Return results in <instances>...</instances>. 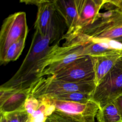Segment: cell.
Here are the masks:
<instances>
[{
	"instance_id": "6da1fadb",
	"label": "cell",
	"mask_w": 122,
	"mask_h": 122,
	"mask_svg": "<svg viewBox=\"0 0 122 122\" xmlns=\"http://www.w3.org/2000/svg\"><path fill=\"white\" fill-rule=\"evenodd\" d=\"M54 38L51 34L41 36L35 31L28 52L20 66L0 89L24 90L30 89L37 80L39 63L49 51L50 44Z\"/></svg>"
},
{
	"instance_id": "7a4b0ae2",
	"label": "cell",
	"mask_w": 122,
	"mask_h": 122,
	"mask_svg": "<svg viewBox=\"0 0 122 122\" xmlns=\"http://www.w3.org/2000/svg\"><path fill=\"white\" fill-rule=\"evenodd\" d=\"M83 46L75 42H65L50 47L39 63L37 78L53 75L76 59L85 56Z\"/></svg>"
},
{
	"instance_id": "3957f363",
	"label": "cell",
	"mask_w": 122,
	"mask_h": 122,
	"mask_svg": "<svg viewBox=\"0 0 122 122\" xmlns=\"http://www.w3.org/2000/svg\"><path fill=\"white\" fill-rule=\"evenodd\" d=\"M95 87L94 81L71 82L58 80L54 75H51L41 77L35 81L30 88V95L38 99L71 92H93Z\"/></svg>"
},
{
	"instance_id": "277c9868",
	"label": "cell",
	"mask_w": 122,
	"mask_h": 122,
	"mask_svg": "<svg viewBox=\"0 0 122 122\" xmlns=\"http://www.w3.org/2000/svg\"><path fill=\"white\" fill-rule=\"evenodd\" d=\"M122 95V56L96 85L92 100L102 109Z\"/></svg>"
},
{
	"instance_id": "5b68a950",
	"label": "cell",
	"mask_w": 122,
	"mask_h": 122,
	"mask_svg": "<svg viewBox=\"0 0 122 122\" xmlns=\"http://www.w3.org/2000/svg\"><path fill=\"white\" fill-rule=\"evenodd\" d=\"M28 31L25 12H15L5 19L0 31V60L10 46L22 39H26Z\"/></svg>"
},
{
	"instance_id": "8992f818",
	"label": "cell",
	"mask_w": 122,
	"mask_h": 122,
	"mask_svg": "<svg viewBox=\"0 0 122 122\" xmlns=\"http://www.w3.org/2000/svg\"><path fill=\"white\" fill-rule=\"evenodd\" d=\"M53 75L58 80L71 82L94 81V57L89 55L81 56Z\"/></svg>"
},
{
	"instance_id": "52a82bcc",
	"label": "cell",
	"mask_w": 122,
	"mask_h": 122,
	"mask_svg": "<svg viewBox=\"0 0 122 122\" xmlns=\"http://www.w3.org/2000/svg\"><path fill=\"white\" fill-rule=\"evenodd\" d=\"M51 98L56 111L61 112L80 122H95V118L100 107L93 101L81 103L57 100Z\"/></svg>"
},
{
	"instance_id": "ba28073f",
	"label": "cell",
	"mask_w": 122,
	"mask_h": 122,
	"mask_svg": "<svg viewBox=\"0 0 122 122\" xmlns=\"http://www.w3.org/2000/svg\"><path fill=\"white\" fill-rule=\"evenodd\" d=\"M37 7L38 11L34 23L35 31L43 36L49 34L55 36L56 27L54 15L56 10L53 0H41Z\"/></svg>"
},
{
	"instance_id": "9c48e42d",
	"label": "cell",
	"mask_w": 122,
	"mask_h": 122,
	"mask_svg": "<svg viewBox=\"0 0 122 122\" xmlns=\"http://www.w3.org/2000/svg\"><path fill=\"white\" fill-rule=\"evenodd\" d=\"M30 89H0V113L8 114L25 110V103L30 95Z\"/></svg>"
},
{
	"instance_id": "30bf717a",
	"label": "cell",
	"mask_w": 122,
	"mask_h": 122,
	"mask_svg": "<svg viewBox=\"0 0 122 122\" xmlns=\"http://www.w3.org/2000/svg\"><path fill=\"white\" fill-rule=\"evenodd\" d=\"M75 0L79 20L76 30L72 34L79 31L85 27L94 22L98 14L100 13L99 11L102 8L105 0Z\"/></svg>"
},
{
	"instance_id": "8fae6325",
	"label": "cell",
	"mask_w": 122,
	"mask_h": 122,
	"mask_svg": "<svg viewBox=\"0 0 122 122\" xmlns=\"http://www.w3.org/2000/svg\"><path fill=\"white\" fill-rule=\"evenodd\" d=\"M55 8L63 18L68 27L66 35L73 33L76 29L79 16L75 0H53Z\"/></svg>"
},
{
	"instance_id": "7c38bea8",
	"label": "cell",
	"mask_w": 122,
	"mask_h": 122,
	"mask_svg": "<svg viewBox=\"0 0 122 122\" xmlns=\"http://www.w3.org/2000/svg\"><path fill=\"white\" fill-rule=\"evenodd\" d=\"M122 56V52H117L100 56L93 57L94 59V81L96 86L111 70Z\"/></svg>"
},
{
	"instance_id": "4fadbf2b",
	"label": "cell",
	"mask_w": 122,
	"mask_h": 122,
	"mask_svg": "<svg viewBox=\"0 0 122 122\" xmlns=\"http://www.w3.org/2000/svg\"><path fill=\"white\" fill-rule=\"evenodd\" d=\"M96 117L98 122H122L118 109L114 102L100 109Z\"/></svg>"
},
{
	"instance_id": "5bb4252c",
	"label": "cell",
	"mask_w": 122,
	"mask_h": 122,
	"mask_svg": "<svg viewBox=\"0 0 122 122\" xmlns=\"http://www.w3.org/2000/svg\"><path fill=\"white\" fill-rule=\"evenodd\" d=\"M26 39V38L22 39L9 47L3 57L0 60L1 65L16 61L20 57L24 48Z\"/></svg>"
},
{
	"instance_id": "9a60e30c",
	"label": "cell",
	"mask_w": 122,
	"mask_h": 122,
	"mask_svg": "<svg viewBox=\"0 0 122 122\" xmlns=\"http://www.w3.org/2000/svg\"><path fill=\"white\" fill-rule=\"evenodd\" d=\"M92 93L93 92H71L60 94L51 97L57 100L86 103L92 100Z\"/></svg>"
},
{
	"instance_id": "2e32d148",
	"label": "cell",
	"mask_w": 122,
	"mask_h": 122,
	"mask_svg": "<svg viewBox=\"0 0 122 122\" xmlns=\"http://www.w3.org/2000/svg\"><path fill=\"white\" fill-rule=\"evenodd\" d=\"M47 122H80L70 116L57 111L47 117Z\"/></svg>"
},
{
	"instance_id": "e0dca14e",
	"label": "cell",
	"mask_w": 122,
	"mask_h": 122,
	"mask_svg": "<svg viewBox=\"0 0 122 122\" xmlns=\"http://www.w3.org/2000/svg\"><path fill=\"white\" fill-rule=\"evenodd\" d=\"M40 105V101L38 99L29 95L24 105V109L29 116L32 114L38 108Z\"/></svg>"
},
{
	"instance_id": "ac0fdd59",
	"label": "cell",
	"mask_w": 122,
	"mask_h": 122,
	"mask_svg": "<svg viewBox=\"0 0 122 122\" xmlns=\"http://www.w3.org/2000/svg\"><path fill=\"white\" fill-rule=\"evenodd\" d=\"M6 115L8 122H25L29 115L25 110L11 112Z\"/></svg>"
},
{
	"instance_id": "d6986e66",
	"label": "cell",
	"mask_w": 122,
	"mask_h": 122,
	"mask_svg": "<svg viewBox=\"0 0 122 122\" xmlns=\"http://www.w3.org/2000/svg\"><path fill=\"white\" fill-rule=\"evenodd\" d=\"M102 8L106 10L113 9L122 10V0H105Z\"/></svg>"
},
{
	"instance_id": "ffe728a7",
	"label": "cell",
	"mask_w": 122,
	"mask_h": 122,
	"mask_svg": "<svg viewBox=\"0 0 122 122\" xmlns=\"http://www.w3.org/2000/svg\"><path fill=\"white\" fill-rule=\"evenodd\" d=\"M113 102H114V103L115 104V105H116L118 109L122 121V95L118 97Z\"/></svg>"
},
{
	"instance_id": "44dd1931",
	"label": "cell",
	"mask_w": 122,
	"mask_h": 122,
	"mask_svg": "<svg viewBox=\"0 0 122 122\" xmlns=\"http://www.w3.org/2000/svg\"><path fill=\"white\" fill-rule=\"evenodd\" d=\"M0 122H8L6 115L2 113H0Z\"/></svg>"
},
{
	"instance_id": "7402d4cb",
	"label": "cell",
	"mask_w": 122,
	"mask_h": 122,
	"mask_svg": "<svg viewBox=\"0 0 122 122\" xmlns=\"http://www.w3.org/2000/svg\"><path fill=\"white\" fill-rule=\"evenodd\" d=\"M31 122V119H30V116H29V117H28V118L27 119V120L26 121V122Z\"/></svg>"
},
{
	"instance_id": "603a6c76",
	"label": "cell",
	"mask_w": 122,
	"mask_h": 122,
	"mask_svg": "<svg viewBox=\"0 0 122 122\" xmlns=\"http://www.w3.org/2000/svg\"><path fill=\"white\" fill-rule=\"evenodd\" d=\"M46 122H47V121H46Z\"/></svg>"
},
{
	"instance_id": "cb8c5ba5",
	"label": "cell",
	"mask_w": 122,
	"mask_h": 122,
	"mask_svg": "<svg viewBox=\"0 0 122 122\" xmlns=\"http://www.w3.org/2000/svg\"></svg>"
}]
</instances>
